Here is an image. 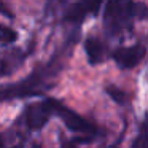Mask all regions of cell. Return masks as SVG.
I'll list each match as a JSON object with an SVG mask.
<instances>
[{
  "label": "cell",
  "mask_w": 148,
  "mask_h": 148,
  "mask_svg": "<svg viewBox=\"0 0 148 148\" xmlns=\"http://www.w3.org/2000/svg\"><path fill=\"white\" fill-rule=\"evenodd\" d=\"M132 0H108L103 14V23L110 34H116L123 29V24L132 19Z\"/></svg>",
  "instance_id": "obj_1"
},
{
  "label": "cell",
  "mask_w": 148,
  "mask_h": 148,
  "mask_svg": "<svg viewBox=\"0 0 148 148\" xmlns=\"http://www.w3.org/2000/svg\"><path fill=\"white\" fill-rule=\"evenodd\" d=\"M145 49L143 45H134L127 48H119L113 53V59L121 69H132L140 64V61L145 58Z\"/></svg>",
  "instance_id": "obj_2"
},
{
  "label": "cell",
  "mask_w": 148,
  "mask_h": 148,
  "mask_svg": "<svg viewBox=\"0 0 148 148\" xmlns=\"http://www.w3.org/2000/svg\"><path fill=\"white\" fill-rule=\"evenodd\" d=\"M54 113H58L62 118V121L65 123V126L73 132H91V131H94V127L86 121V119L78 116L77 113L72 112V110L59 105L58 102H54Z\"/></svg>",
  "instance_id": "obj_3"
},
{
  "label": "cell",
  "mask_w": 148,
  "mask_h": 148,
  "mask_svg": "<svg viewBox=\"0 0 148 148\" xmlns=\"http://www.w3.org/2000/svg\"><path fill=\"white\" fill-rule=\"evenodd\" d=\"M51 113H54V100H46L43 103L32 105L27 112V123L32 129H38L46 123Z\"/></svg>",
  "instance_id": "obj_4"
},
{
  "label": "cell",
  "mask_w": 148,
  "mask_h": 148,
  "mask_svg": "<svg viewBox=\"0 0 148 148\" xmlns=\"http://www.w3.org/2000/svg\"><path fill=\"white\" fill-rule=\"evenodd\" d=\"M84 49H86V56L91 64H99L103 61V45L100 40L89 37L84 42Z\"/></svg>",
  "instance_id": "obj_5"
},
{
  "label": "cell",
  "mask_w": 148,
  "mask_h": 148,
  "mask_svg": "<svg viewBox=\"0 0 148 148\" xmlns=\"http://www.w3.org/2000/svg\"><path fill=\"white\" fill-rule=\"evenodd\" d=\"M91 13L89 8H88L86 0L84 2H78V3H73L65 13V21H72V23H80L81 19L86 18V14Z\"/></svg>",
  "instance_id": "obj_6"
},
{
  "label": "cell",
  "mask_w": 148,
  "mask_h": 148,
  "mask_svg": "<svg viewBox=\"0 0 148 148\" xmlns=\"http://www.w3.org/2000/svg\"><path fill=\"white\" fill-rule=\"evenodd\" d=\"M132 148H148V119L142 124V129L138 132Z\"/></svg>",
  "instance_id": "obj_7"
},
{
  "label": "cell",
  "mask_w": 148,
  "mask_h": 148,
  "mask_svg": "<svg viewBox=\"0 0 148 148\" xmlns=\"http://www.w3.org/2000/svg\"><path fill=\"white\" fill-rule=\"evenodd\" d=\"M107 92H108L110 96L116 100V102H123V99H124V92H123V91H119V89H116L115 86L107 88Z\"/></svg>",
  "instance_id": "obj_8"
},
{
  "label": "cell",
  "mask_w": 148,
  "mask_h": 148,
  "mask_svg": "<svg viewBox=\"0 0 148 148\" xmlns=\"http://www.w3.org/2000/svg\"><path fill=\"white\" fill-rule=\"evenodd\" d=\"M103 0H86V3H88V8H89L91 13H96V11H99L100 5H102Z\"/></svg>",
  "instance_id": "obj_9"
},
{
  "label": "cell",
  "mask_w": 148,
  "mask_h": 148,
  "mask_svg": "<svg viewBox=\"0 0 148 148\" xmlns=\"http://www.w3.org/2000/svg\"><path fill=\"white\" fill-rule=\"evenodd\" d=\"M0 14H3V16H7V18H10V19H13V13H11V10L5 5V2L3 0H0Z\"/></svg>",
  "instance_id": "obj_10"
}]
</instances>
